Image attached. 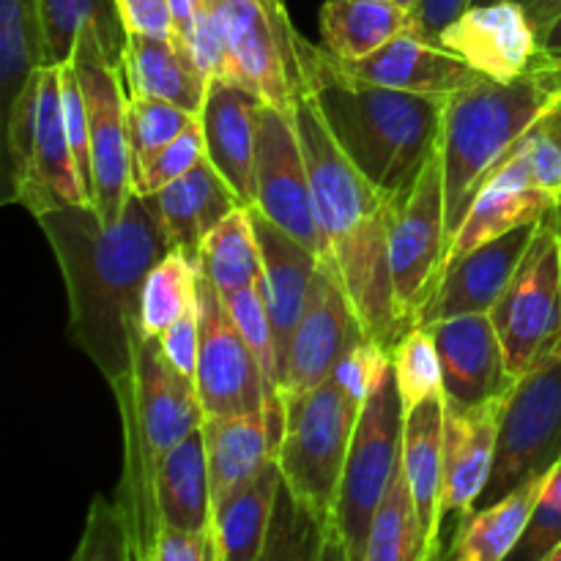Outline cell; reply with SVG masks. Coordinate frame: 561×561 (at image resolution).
Segmentation results:
<instances>
[{
  "label": "cell",
  "instance_id": "6da1fadb",
  "mask_svg": "<svg viewBox=\"0 0 561 561\" xmlns=\"http://www.w3.org/2000/svg\"><path fill=\"white\" fill-rule=\"evenodd\" d=\"M64 274L69 337L110 383L131 376L142 337L140 301L151 268L173 250L153 195H131L113 222L88 206H58L36 217Z\"/></svg>",
  "mask_w": 561,
  "mask_h": 561
},
{
  "label": "cell",
  "instance_id": "7a4b0ae2",
  "mask_svg": "<svg viewBox=\"0 0 561 561\" xmlns=\"http://www.w3.org/2000/svg\"><path fill=\"white\" fill-rule=\"evenodd\" d=\"M294 118L327 244L321 266L340 279L367 337L392 351L405 332L389 274V233L400 197L373 186L340 151L310 93L296 99Z\"/></svg>",
  "mask_w": 561,
  "mask_h": 561
},
{
  "label": "cell",
  "instance_id": "3957f363",
  "mask_svg": "<svg viewBox=\"0 0 561 561\" xmlns=\"http://www.w3.org/2000/svg\"><path fill=\"white\" fill-rule=\"evenodd\" d=\"M113 394L124 431V471L115 502L129 526L135 561H153L162 531L159 469L170 449L201 431L206 411L195 381L170 365L157 337H140L129 381Z\"/></svg>",
  "mask_w": 561,
  "mask_h": 561
},
{
  "label": "cell",
  "instance_id": "277c9868",
  "mask_svg": "<svg viewBox=\"0 0 561 561\" xmlns=\"http://www.w3.org/2000/svg\"><path fill=\"white\" fill-rule=\"evenodd\" d=\"M561 99V60L540 55L515 80H477L444 104L438 159L444 175L449 241L463 222L488 175L513 157L515 148Z\"/></svg>",
  "mask_w": 561,
  "mask_h": 561
},
{
  "label": "cell",
  "instance_id": "5b68a950",
  "mask_svg": "<svg viewBox=\"0 0 561 561\" xmlns=\"http://www.w3.org/2000/svg\"><path fill=\"white\" fill-rule=\"evenodd\" d=\"M307 93L340 151L381 192L403 197L438 148L447 99L307 77Z\"/></svg>",
  "mask_w": 561,
  "mask_h": 561
},
{
  "label": "cell",
  "instance_id": "8992f818",
  "mask_svg": "<svg viewBox=\"0 0 561 561\" xmlns=\"http://www.w3.org/2000/svg\"><path fill=\"white\" fill-rule=\"evenodd\" d=\"M359 409L334 378L307 392L283 394L279 471L285 485L329 520L337 504Z\"/></svg>",
  "mask_w": 561,
  "mask_h": 561
},
{
  "label": "cell",
  "instance_id": "52a82bcc",
  "mask_svg": "<svg viewBox=\"0 0 561 561\" xmlns=\"http://www.w3.org/2000/svg\"><path fill=\"white\" fill-rule=\"evenodd\" d=\"M405 409L394 381L392 359L359 409L332 526L343 537L351 561L365 559L370 524L381 507L394 471L403 463Z\"/></svg>",
  "mask_w": 561,
  "mask_h": 561
},
{
  "label": "cell",
  "instance_id": "ba28073f",
  "mask_svg": "<svg viewBox=\"0 0 561 561\" xmlns=\"http://www.w3.org/2000/svg\"><path fill=\"white\" fill-rule=\"evenodd\" d=\"M561 460V345L510 387L499 414L496 463L477 507L502 502Z\"/></svg>",
  "mask_w": 561,
  "mask_h": 561
},
{
  "label": "cell",
  "instance_id": "9c48e42d",
  "mask_svg": "<svg viewBox=\"0 0 561 561\" xmlns=\"http://www.w3.org/2000/svg\"><path fill=\"white\" fill-rule=\"evenodd\" d=\"M559 214L542 219L513 283L491 310L504 362L515 381L561 345Z\"/></svg>",
  "mask_w": 561,
  "mask_h": 561
},
{
  "label": "cell",
  "instance_id": "30bf717a",
  "mask_svg": "<svg viewBox=\"0 0 561 561\" xmlns=\"http://www.w3.org/2000/svg\"><path fill=\"white\" fill-rule=\"evenodd\" d=\"M80 80L91 129L93 211L102 222L121 217L135 195V164L129 142V93L124 69L113 66L93 33H80L69 60Z\"/></svg>",
  "mask_w": 561,
  "mask_h": 561
},
{
  "label": "cell",
  "instance_id": "8fae6325",
  "mask_svg": "<svg viewBox=\"0 0 561 561\" xmlns=\"http://www.w3.org/2000/svg\"><path fill=\"white\" fill-rule=\"evenodd\" d=\"M449 252L447 201L438 148L420 179L398 201L389 233V274H392L394 305L405 329L420 323L444 277Z\"/></svg>",
  "mask_w": 561,
  "mask_h": 561
},
{
  "label": "cell",
  "instance_id": "7c38bea8",
  "mask_svg": "<svg viewBox=\"0 0 561 561\" xmlns=\"http://www.w3.org/2000/svg\"><path fill=\"white\" fill-rule=\"evenodd\" d=\"M197 305H201V356H197L195 387L206 420L283 411V398L268 387L261 362L241 337L228 305L206 274H201L197 283Z\"/></svg>",
  "mask_w": 561,
  "mask_h": 561
},
{
  "label": "cell",
  "instance_id": "4fadbf2b",
  "mask_svg": "<svg viewBox=\"0 0 561 561\" xmlns=\"http://www.w3.org/2000/svg\"><path fill=\"white\" fill-rule=\"evenodd\" d=\"M225 22L233 82L250 88L266 104L294 110L307 93L299 36L288 14H277L266 0H217Z\"/></svg>",
  "mask_w": 561,
  "mask_h": 561
},
{
  "label": "cell",
  "instance_id": "5bb4252c",
  "mask_svg": "<svg viewBox=\"0 0 561 561\" xmlns=\"http://www.w3.org/2000/svg\"><path fill=\"white\" fill-rule=\"evenodd\" d=\"M301 66H305V77L323 75L343 82H356V85L392 88V91L436 99L455 96L458 91L482 80L480 71L471 69L442 44L422 36L420 31H409L392 38L362 60H337L321 44L305 42Z\"/></svg>",
  "mask_w": 561,
  "mask_h": 561
},
{
  "label": "cell",
  "instance_id": "9a60e30c",
  "mask_svg": "<svg viewBox=\"0 0 561 561\" xmlns=\"http://www.w3.org/2000/svg\"><path fill=\"white\" fill-rule=\"evenodd\" d=\"M255 211L327 261L321 225L312 201V181L294 110L261 104L255 148Z\"/></svg>",
  "mask_w": 561,
  "mask_h": 561
},
{
  "label": "cell",
  "instance_id": "2e32d148",
  "mask_svg": "<svg viewBox=\"0 0 561 561\" xmlns=\"http://www.w3.org/2000/svg\"><path fill=\"white\" fill-rule=\"evenodd\" d=\"M362 337L367 334L348 294L340 279L327 266H321L285 354L283 394L307 392L329 381L345 351Z\"/></svg>",
  "mask_w": 561,
  "mask_h": 561
},
{
  "label": "cell",
  "instance_id": "e0dca14e",
  "mask_svg": "<svg viewBox=\"0 0 561 561\" xmlns=\"http://www.w3.org/2000/svg\"><path fill=\"white\" fill-rule=\"evenodd\" d=\"M11 203L25 206L33 217L58 206H88L85 184L71 153L69 131L60 99V66H42L36 71V113H33L31 162L27 175Z\"/></svg>",
  "mask_w": 561,
  "mask_h": 561
},
{
  "label": "cell",
  "instance_id": "ac0fdd59",
  "mask_svg": "<svg viewBox=\"0 0 561 561\" xmlns=\"http://www.w3.org/2000/svg\"><path fill=\"white\" fill-rule=\"evenodd\" d=\"M436 44L488 80L507 82L540 60V33L518 0L469 5L438 33Z\"/></svg>",
  "mask_w": 561,
  "mask_h": 561
},
{
  "label": "cell",
  "instance_id": "d6986e66",
  "mask_svg": "<svg viewBox=\"0 0 561 561\" xmlns=\"http://www.w3.org/2000/svg\"><path fill=\"white\" fill-rule=\"evenodd\" d=\"M436 340L444 373V400L460 409H474L504 398L515 378L504 362L502 340L491 312L458 316L427 327Z\"/></svg>",
  "mask_w": 561,
  "mask_h": 561
},
{
  "label": "cell",
  "instance_id": "ffe728a7",
  "mask_svg": "<svg viewBox=\"0 0 561 561\" xmlns=\"http://www.w3.org/2000/svg\"><path fill=\"white\" fill-rule=\"evenodd\" d=\"M553 211H559L557 203L537 186L529 159H526L524 142H520L513 157L504 159V164H499L488 175L482 190L471 201L463 222H460L453 241H449L444 272L453 263H458L460 257L469 255L471 250H477V247L488 244V241L499 239V236L510 233L515 228H524L529 222H540Z\"/></svg>",
  "mask_w": 561,
  "mask_h": 561
},
{
  "label": "cell",
  "instance_id": "44dd1931",
  "mask_svg": "<svg viewBox=\"0 0 561 561\" xmlns=\"http://www.w3.org/2000/svg\"><path fill=\"white\" fill-rule=\"evenodd\" d=\"M540 225L542 219L510 230V233L477 247L458 263H453L444 272L431 305L422 312V327H433V323L447 321V318L491 312L507 290V285L513 283Z\"/></svg>",
  "mask_w": 561,
  "mask_h": 561
},
{
  "label": "cell",
  "instance_id": "7402d4cb",
  "mask_svg": "<svg viewBox=\"0 0 561 561\" xmlns=\"http://www.w3.org/2000/svg\"><path fill=\"white\" fill-rule=\"evenodd\" d=\"M502 400H491L474 409H460L444 400L447 409H444L442 520H447L449 515L466 518L480 504L496 463Z\"/></svg>",
  "mask_w": 561,
  "mask_h": 561
},
{
  "label": "cell",
  "instance_id": "603a6c76",
  "mask_svg": "<svg viewBox=\"0 0 561 561\" xmlns=\"http://www.w3.org/2000/svg\"><path fill=\"white\" fill-rule=\"evenodd\" d=\"M263 99L239 82L214 80L201 113L206 157L244 208H255L257 110Z\"/></svg>",
  "mask_w": 561,
  "mask_h": 561
},
{
  "label": "cell",
  "instance_id": "cb8c5ba5",
  "mask_svg": "<svg viewBox=\"0 0 561 561\" xmlns=\"http://www.w3.org/2000/svg\"><path fill=\"white\" fill-rule=\"evenodd\" d=\"M252 211V222H255L257 247H261V263H263V296H266L268 316H272L274 334H277L279 348V365L288 354L290 337H294L299 318L307 307V296H310L312 279H316L321 261L310 247L296 241L277 225L268 222L263 214Z\"/></svg>",
  "mask_w": 561,
  "mask_h": 561
},
{
  "label": "cell",
  "instance_id": "d4e9b609",
  "mask_svg": "<svg viewBox=\"0 0 561 561\" xmlns=\"http://www.w3.org/2000/svg\"><path fill=\"white\" fill-rule=\"evenodd\" d=\"M283 436V411H257L241 416H208L203 422L214 510L239 491L255 471L277 455Z\"/></svg>",
  "mask_w": 561,
  "mask_h": 561
},
{
  "label": "cell",
  "instance_id": "484cf974",
  "mask_svg": "<svg viewBox=\"0 0 561 561\" xmlns=\"http://www.w3.org/2000/svg\"><path fill=\"white\" fill-rule=\"evenodd\" d=\"M124 82L129 96H151L175 104L201 118L208 80L201 75L184 47L173 38H151L129 33L124 49Z\"/></svg>",
  "mask_w": 561,
  "mask_h": 561
},
{
  "label": "cell",
  "instance_id": "4316f807",
  "mask_svg": "<svg viewBox=\"0 0 561 561\" xmlns=\"http://www.w3.org/2000/svg\"><path fill=\"white\" fill-rule=\"evenodd\" d=\"M153 201H157L159 219H162L170 244L181 247L195 257L201 255L206 236L228 214L241 208L239 197L225 184L222 175L214 170L208 157L195 170L159 190Z\"/></svg>",
  "mask_w": 561,
  "mask_h": 561
},
{
  "label": "cell",
  "instance_id": "83f0119b",
  "mask_svg": "<svg viewBox=\"0 0 561 561\" xmlns=\"http://www.w3.org/2000/svg\"><path fill=\"white\" fill-rule=\"evenodd\" d=\"M444 394L405 411L403 474L414 496L431 551L442 548V477H444Z\"/></svg>",
  "mask_w": 561,
  "mask_h": 561
},
{
  "label": "cell",
  "instance_id": "f1b7e54d",
  "mask_svg": "<svg viewBox=\"0 0 561 561\" xmlns=\"http://www.w3.org/2000/svg\"><path fill=\"white\" fill-rule=\"evenodd\" d=\"M321 47L337 60H362L403 33L416 31V11L394 0H327L318 16Z\"/></svg>",
  "mask_w": 561,
  "mask_h": 561
},
{
  "label": "cell",
  "instance_id": "f546056e",
  "mask_svg": "<svg viewBox=\"0 0 561 561\" xmlns=\"http://www.w3.org/2000/svg\"><path fill=\"white\" fill-rule=\"evenodd\" d=\"M42 66H64L75 55L80 33H93L113 66L124 69L126 27L118 0H38Z\"/></svg>",
  "mask_w": 561,
  "mask_h": 561
},
{
  "label": "cell",
  "instance_id": "4dcf8cb0",
  "mask_svg": "<svg viewBox=\"0 0 561 561\" xmlns=\"http://www.w3.org/2000/svg\"><path fill=\"white\" fill-rule=\"evenodd\" d=\"M546 480L548 474L535 477L515 488L502 502L477 507L474 513L460 518L444 561H507L535 515Z\"/></svg>",
  "mask_w": 561,
  "mask_h": 561
},
{
  "label": "cell",
  "instance_id": "1f68e13d",
  "mask_svg": "<svg viewBox=\"0 0 561 561\" xmlns=\"http://www.w3.org/2000/svg\"><path fill=\"white\" fill-rule=\"evenodd\" d=\"M162 526L181 531H211L214 502L203 427L168 453L157 477Z\"/></svg>",
  "mask_w": 561,
  "mask_h": 561
},
{
  "label": "cell",
  "instance_id": "d6a6232c",
  "mask_svg": "<svg viewBox=\"0 0 561 561\" xmlns=\"http://www.w3.org/2000/svg\"><path fill=\"white\" fill-rule=\"evenodd\" d=\"M283 471L277 455L214 510V537L225 561H257L272 526Z\"/></svg>",
  "mask_w": 561,
  "mask_h": 561
},
{
  "label": "cell",
  "instance_id": "836d02e7",
  "mask_svg": "<svg viewBox=\"0 0 561 561\" xmlns=\"http://www.w3.org/2000/svg\"><path fill=\"white\" fill-rule=\"evenodd\" d=\"M203 274L211 279L219 296H230L236 290L252 288L263 283L261 247H257L255 222L250 208H236L222 219L201 247Z\"/></svg>",
  "mask_w": 561,
  "mask_h": 561
},
{
  "label": "cell",
  "instance_id": "e575fe53",
  "mask_svg": "<svg viewBox=\"0 0 561 561\" xmlns=\"http://www.w3.org/2000/svg\"><path fill=\"white\" fill-rule=\"evenodd\" d=\"M201 261L181 247H173L142 285L140 329L142 337H162L186 310L197 305Z\"/></svg>",
  "mask_w": 561,
  "mask_h": 561
},
{
  "label": "cell",
  "instance_id": "d590c367",
  "mask_svg": "<svg viewBox=\"0 0 561 561\" xmlns=\"http://www.w3.org/2000/svg\"><path fill=\"white\" fill-rule=\"evenodd\" d=\"M427 553L433 551L427 546L425 529H422L420 513H416L414 496H411L403 463H400L370 524L362 561H425Z\"/></svg>",
  "mask_w": 561,
  "mask_h": 561
},
{
  "label": "cell",
  "instance_id": "8d00e7d4",
  "mask_svg": "<svg viewBox=\"0 0 561 561\" xmlns=\"http://www.w3.org/2000/svg\"><path fill=\"white\" fill-rule=\"evenodd\" d=\"M42 69L38 0H0V115Z\"/></svg>",
  "mask_w": 561,
  "mask_h": 561
},
{
  "label": "cell",
  "instance_id": "74e56055",
  "mask_svg": "<svg viewBox=\"0 0 561 561\" xmlns=\"http://www.w3.org/2000/svg\"><path fill=\"white\" fill-rule=\"evenodd\" d=\"M332 520L301 502L288 485H279L272 526L257 561H318Z\"/></svg>",
  "mask_w": 561,
  "mask_h": 561
},
{
  "label": "cell",
  "instance_id": "f35d334b",
  "mask_svg": "<svg viewBox=\"0 0 561 561\" xmlns=\"http://www.w3.org/2000/svg\"><path fill=\"white\" fill-rule=\"evenodd\" d=\"M389 359H392L394 381H398L405 411L420 405L422 400L444 394L442 359H438L436 340L427 327L414 323L405 329L389 351Z\"/></svg>",
  "mask_w": 561,
  "mask_h": 561
},
{
  "label": "cell",
  "instance_id": "ab89813d",
  "mask_svg": "<svg viewBox=\"0 0 561 561\" xmlns=\"http://www.w3.org/2000/svg\"><path fill=\"white\" fill-rule=\"evenodd\" d=\"M197 115L151 96H129V142L135 164V186L142 170L164 146L175 140Z\"/></svg>",
  "mask_w": 561,
  "mask_h": 561
},
{
  "label": "cell",
  "instance_id": "60d3db41",
  "mask_svg": "<svg viewBox=\"0 0 561 561\" xmlns=\"http://www.w3.org/2000/svg\"><path fill=\"white\" fill-rule=\"evenodd\" d=\"M228 305L230 318L239 327L241 337L252 348L255 359L261 362L263 373L268 378V387L283 398V365H279V348H277V334H274L272 316H268L266 296H263L261 285L252 288L236 290V294L222 296Z\"/></svg>",
  "mask_w": 561,
  "mask_h": 561
},
{
  "label": "cell",
  "instance_id": "b9f144b4",
  "mask_svg": "<svg viewBox=\"0 0 561 561\" xmlns=\"http://www.w3.org/2000/svg\"><path fill=\"white\" fill-rule=\"evenodd\" d=\"M71 561H135L129 526L118 502L104 496L93 499Z\"/></svg>",
  "mask_w": 561,
  "mask_h": 561
},
{
  "label": "cell",
  "instance_id": "7bdbcfd3",
  "mask_svg": "<svg viewBox=\"0 0 561 561\" xmlns=\"http://www.w3.org/2000/svg\"><path fill=\"white\" fill-rule=\"evenodd\" d=\"M206 159V137H203L201 118L192 121L170 146H164L157 157L151 159L146 170H142L140 181L135 186V195H157L168 184L179 181L190 170Z\"/></svg>",
  "mask_w": 561,
  "mask_h": 561
},
{
  "label": "cell",
  "instance_id": "ee69618b",
  "mask_svg": "<svg viewBox=\"0 0 561 561\" xmlns=\"http://www.w3.org/2000/svg\"><path fill=\"white\" fill-rule=\"evenodd\" d=\"M524 151L537 186L557 203L561 211V99L526 137Z\"/></svg>",
  "mask_w": 561,
  "mask_h": 561
},
{
  "label": "cell",
  "instance_id": "f6af8a7d",
  "mask_svg": "<svg viewBox=\"0 0 561 561\" xmlns=\"http://www.w3.org/2000/svg\"><path fill=\"white\" fill-rule=\"evenodd\" d=\"M387 365L389 351L381 348L376 340L362 337L359 343H354L345 351V356L334 367L332 378L351 394V400H356L362 405L367 400V394L373 392V387H376V381L381 378Z\"/></svg>",
  "mask_w": 561,
  "mask_h": 561
},
{
  "label": "cell",
  "instance_id": "bcb514c9",
  "mask_svg": "<svg viewBox=\"0 0 561 561\" xmlns=\"http://www.w3.org/2000/svg\"><path fill=\"white\" fill-rule=\"evenodd\" d=\"M561 546V507L540 496L529 526L520 535L507 561H542L553 548Z\"/></svg>",
  "mask_w": 561,
  "mask_h": 561
},
{
  "label": "cell",
  "instance_id": "7dc6e473",
  "mask_svg": "<svg viewBox=\"0 0 561 561\" xmlns=\"http://www.w3.org/2000/svg\"><path fill=\"white\" fill-rule=\"evenodd\" d=\"M157 340L159 345H162L164 356L170 359V365L195 381L197 356H201V305L186 310L184 316Z\"/></svg>",
  "mask_w": 561,
  "mask_h": 561
},
{
  "label": "cell",
  "instance_id": "c3c4849f",
  "mask_svg": "<svg viewBox=\"0 0 561 561\" xmlns=\"http://www.w3.org/2000/svg\"><path fill=\"white\" fill-rule=\"evenodd\" d=\"M153 561H222L211 531H181L162 526Z\"/></svg>",
  "mask_w": 561,
  "mask_h": 561
},
{
  "label": "cell",
  "instance_id": "681fc988",
  "mask_svg": "<svg viewBox=\"0 0 561 561\" xmlns=\"http://www.w3.org/2000/svg\"><path fill=\"white\" fill-rule=\"evenodd\" d=\"M126 33L151 38H173V14L168 0H118Z\"/></svg>",
  "mask_w": 561,
  "mask_h": 561
},
{
  "label": "cell",
  "instance_id": "f907efd6",
  "mask_svg": "<svg viewBox=\"0 0 561 561\" xmlns=\"http://www.w3.org/2000/svg\"><path fill=\"white\" fill-rule=\"evenodd\" d=\"M469 5L471 0H420V5H416V31L431 38V42H436L438 33L449 22L458 20Z\"/></svg>",
  "mask_w": 561,
  "mask_h": 561
},
{
  "label": "cell",
  "instance_id": "816d5d0a",
  "mask_svg": "<svg viewBox=\"0 0 561 561\" xmlns=\"http://www.w3.org/2000/svg\"><path fill=\"white\" fill-rule=\"evenodd\" d=\"M170 14H173V42H184L195 22L201 0H168Z\"/></svg>",
  "mask_w": 561,
  "mask_h": 561
},
{
  "label": "cell",
  "instance_id": "f5cc1de1",
  "mask_svg": "<svg viewBox=\"0 0 561 561\" xmlns=\"http://www.w3.org/2000/svg\"><path fill=\"white\" fill-rule=\"evenodd\" d=\"M518 3L524 5L529 20L535 22L537 33L546 31V27L561 14V0H518Z\"/></svg>",
  "mask_w": 561,
  "mask_h": 561
},
{
  "label": "cell",
  "instance_id": "db71d44e",
  "mask_svg": "<svg viewBox=\"0 0 561 561\" xmlns=\"http://www.w3.org/2000/svg\"><path fill=\"white\" fill-rule=\"evenodd\" d=\"M318 561H351L348 548H345L343 537L337 535V529H334V526H329V535H327V540H323L321 557H318Z\"/></svg>",
  "mask_w": 561,
  "mask_h": 561
},
{
  "label": "cell",
  "instance_id": "11a10c76",
  "mask_svg": "<svg viewBox=\"0 0 561 561\" xmlns=\"http://www.w3.org/2000/svg\"><path fill=\"white\" fill-rule=\"evenodd\" d=\"M540 49L548 58L561 60V14L540 33Z\"/></svg>",
  "mask_w": 561,
  "mask_h": 561
},
{
  "label": "cell",
  "instance_id": "9f6ffc18",
  "mask_svg": "<svg viewBox=\"0 0 561 561\" xmlns=\"http://www.w3.org/2000/svg\"><path fill=\"white\" fill-rule=\"evenodd\" d=\"M542 499H548V502L561 507V460L551 471H548L546 488H542Z\"/></svg>",
  "mask_w": 561,
  "mask_h": 561
},
{
  "label": "cell",
  "instance_id": "6f0895ef",
  "mask_svg": "<svg viewBox=\"0 0 561 561\" xmlns=\"http://www.w3.org/2000/svg\"><path fill=\"white\" fill-rule=\"evenodd\" d=\"M266 5L272 11H277V14H288V9H285V0H266Z\"/></svg>",
  "mask_w": 561,
  "mask_h": 561
},
{
  "label": "cell",
  "instance_id": "680465c9",
  "mask_svg": "<svg viewBox=\"0 0 561 561\" xmlns=\"http://www.w3.org/2000/svg\"><path fill=\"white\" fill-rule=\"evenodd\" d=\"M425 561H444V548H438V551L427 553V559H425Z\"/></svg>",
  "mask_w": 561,
  "mask_h": 561
},
{
  "label": "cell",
  "instance_id": "91938a15",
  "mask_svg": "<svg viewBox=\"0 0 561 561\" xmlns=\"http://www.w3.org/2000/svg\"><path fill=\"white\" fill-rule=\"evenodd\" d=\"M542 561H561V546H559V548H553V551L548 553V557L542 559Z\"/></svg>",
  "mask_w": 561,
  "mask_h": 561
},
{
  "label": "cell",
  "instance_id": "94428289",
  "mask_svg": "<svg viewBox=\"0 0 561 561\" xmlns=\"http://www.w3.org/2000/svg\"><path fill=\"white\" fill-rule=\"evenodd\" d=\"M394 3H400V5H405V9H414L416 11L420 0H394Z\"/></svg>",
  "mask_w": 561,
  "mask_h": 561
},
{
  "label": "cell",
  "instance_id": "6125c7cd",
  "mask_svg": "<svg viewBox=\"0 0 561 561\" xmlns=\"http://www.w3.org/2000/svg\"><path fill=\"white\" fill-rule=\"evenodd\" d=\"M482 3H496V0H471V5H482Z\"/></svg>",
  "mask_w": 561,
  "mask_h": 561
},
{
  "label": "cell",
  "instance_id": "be15d7a7",
  "mask_svg": "<svg viewBox=\"0 0 561 561\" xmlns=\"http://www.w3.org/2000/svg\"><path fill=\"white\" fill-rule=\"evenodd\" d=\"M559 239H561V214H559Z\"/></svg>",
  "mask_w": 561,
  "mask_h": 561
},
{
  "label": "cell",
  "instance_id": "e7e4bbea",
  "mask_svg": "<svg viewBox=\"0 0 561 561\" xmlns=\"http://www.w3.org/2000/svg\"><path fill=\"white\" fill-rule=\"evenodd\" d=\"M222 561H225V559H222Z\"/></svg>",
  "mask_w": 561,
  "mask_h": 561
}]
</instances>
